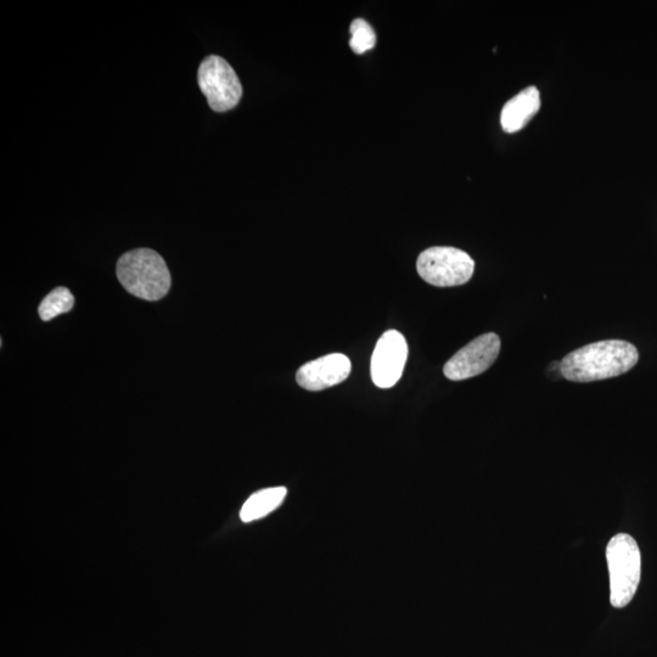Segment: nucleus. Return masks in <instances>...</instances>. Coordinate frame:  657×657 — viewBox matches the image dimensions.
<instances>
[{
	"instance_id": "obj_1",
	"label": "nucleus",
	"mask_w": 657,
	"mask_h": 657,
	"mask_svg": "<svg viewBox=\"0 0 657 657\" xmlns=\"http://www.w3.org/2000/svg\"><path fill=\"white\" fill-rule=\"evenodd\" d=\"M636 346L622 340L594 342L569 353L560 362L563 378L574 383L616 378L638 363Z\"/></svg>"
},
{
	"instance_id": "obj_2",
	"label": "nucleus",
	"mask_w": 657,
	"mask_h": 657,
	"mask_svg": "<svg viewBox=\"0 0 657 657\" xmlns=\"http://www.w3.org/2000/svg\"><path fill=\"white\" fill-rule=\"evenodd\" d=\"M116 273L123 288L138 299L159 301L171 289L166 262L151 249L132 250L121 256Z\"/></svg>"
},
{
	"instance_id": "obj_3",
	"label": "nucleus",
	"mask_w": 657,
	"mask_h": 657,
	"mask_svg": "<svg viewBox=\"0 0 657 657\" xmlns=\"http://www.w3.org/2000/svg\"><path fill=\"white\" fill-rule=\"evenodd\" d=\"M610 576V602L614 608H625L632 602L642 575V555L636 539L620 533L606 547Z\"/></svg>"
},
{
	"instance_id": "obj_4",
	"label": "nucleus",
	"mask_w": 657,
	"mask_h": 657,
	"mask_svg": "<svg viewBox=\"0 0 657 657\" xmlns=\"http://www.w3.org/2000/svg\"><path fill=\"white\" fill-rule=\"evenodd\" d=\"M417 269L426 283L451 288L469 282L475 271V262L456 247L436 246L421 252Z\"/></svg>"
},
{
	"instance_id": "obj_5",
	"label": "nucleus",
	"mask_w": 657,
	"mask_h": 657,
	"mask_svg": "<svg viewBox=\"0 0 657 657\" xmlns=\"http://www.w3.org/2000/svg\"><path fill=\"white\" fill-rule=\"evenodd\" d=\"M198 81L201 92L213 111L232 110L243 97V87L237 73L221 56H207L202 61Z\"/></svg>"
},
{
	"instance_id": "obj_6",
	"label": "nucleus",
	"mask_w": 657,
	"mask_h": 657,
	"mask_svg": "<svg viewBox=\"0 0 657 657\" xmlns=\"http://www.w3.org/2000/svg\"><path fill=\"white\" fill-rule=\"evenodd\" d=\"M501 352V339L494 333L479 336L459 350L443 368L446 378L466 380L485 373L497 361Z\"/></svg>"
},
{
	"instance_id": "obj_7",
	"label": "nucleus",
	"mask_w": 657,
	"mask_h": 657,
	"mask_svg": "<svg viewBox=\"0 0 657 657\" xmlns=\"http://www.w3.org/2000/svg\"><path fill=\"white\" fill-rule=\"evenodd\" d=\"M408 359L406 338L397 330L381 336L372 357L373 383L380 389H390L400 381Z\"/></svg>"
},
{
	"instance_id": "obj_8",
	"label": "nucleus",
	"mask_w": 657,
	"mask_h": 657,
	"mask_svg": "<svg viewBox=\"0 0 657 657\" xmlns=\"http://www.w3.org/2000/svg\"><path fill=\"white\" fill-rule=\"evenodd\" d=\"M350 374V359L341 353H333L302 365L296 374V381L302 389L322 391L344 383Z\"/></svg>"
},
{
	"instance_id": "obj_9",
	"label": "nucleus",
	"mask_w": 657,
	"mask_h": 657,
	"mask_svg": "<svg viewBox=\"0 0 657 657\" xmlns=\"http://www.w3.org/2000/svg\"><path fill=\"white\" fill-rule=\"evenodd\" d=\"M541 108V97L536 87L526 88L504 105L501 123L505 132L515 133L524 128Z\"/></svg>"
},
{
	"instance_id": "obj_10",
	"label": "nucleus",
	"mask_w": 657,
	"mask_h": 657,
	"mask_svg": "<svg viewBox=\"0 0 657 657\" xmlns=\"http://www.w3.org/2000/svg\"><path fill=\"white\" fill-rule=\"evenodd\" d=\"M286 494H288V490L285 487L267 488V490L252 494L240 511L241 520L252 522L265 518L282 505Z\"/></svg>"
},
{
	"instance_id": "obj_11",
	"label": "nucleus",
	"mask_w": 657,
	"mask_h": 657,
	"mask_svg": "<svg viewBox=\"0 0 657 657\" xmlns=\"http://www.w3.org/2000/svg\"><path fill=\"white\" fill-rule=\"evenodd\" d=\"M75 305V297L71 294V291L67 288H56L42 301L39 305L38 312L44 322H49V320L54 319L55 317L60 316L70 312Z\"/></svg>"
},
{
	"instance_id": "obj_12",
	"label": "nucleus",
	"mask_w": 657,
	"mask_h": 657,
	"mask_svg": "<svg viewBox=\"0 0 657 657\" xmlns=\"http://www.w3.org/2000/svg\"><path fill=\"white\" fill-rule=\"evenodd\" d=\"M350 47L356 54H364L376 46V33L373 27L363 19L352 22Z\"/></svg>"
}]
</instances>
